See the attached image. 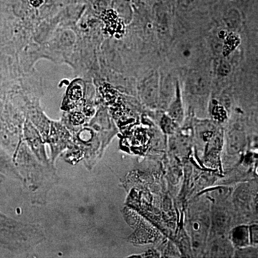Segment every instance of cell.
Instances as JSON below:
<instances>
[{"label": "cell", "instance_id": "obj_9", "mask_svg": "<svg viewBox=\"0 0 258 258\" xmlns=\"http://www.w3.org/2000/svg\"><path fill=\"white\" fill-rule=\"evenodd\" d=\"M30 4L33 7H40L43 3V0H30Z\"/></svg>", "mask_w": 258, "mask_h": 258}, {"label": "cell", "instance_id": "obj_7", "mask_svg": "<svg viewBox=\"0 0 258 258\" xmlns=\"http://www.w3.org/2000/svg\"><path fill=\"white\" fill-rule=\"evenodd\" d=\"M81 95H82V92H81V88L79 86H75L70 91V98L75 101L79 100L81 98Z\"/></svg>", "mask_w": 258, "mask_h": 258}, {"label": "cell", "instance_id": "obj_6", "mask_svg": "<svg viewBox=\"0 0 258 258\" xmlns=\"http://www.w3.org/2000/svg\"><path fill=\"white\" fill-rule=\"evenodd\" d=\"M231 66L227 61L221 60L217 66V74L220 76H227L230 74Z\"/></svg>", "mask_w": 258, "mask_h": 258}, {"label": "cell", "instance_id": "obj_1", "mask_svg": "<svg viewBox=\"0 0 258 258\" xmlns=\"http://www.w3.org/2000/svg\"><path fill=\"white\" fill-rule=\"evenodd\" d=\"M186 83L190 92L197 96H204L208 92L210 88V82L208 75L200 71L190 74Z\"/></svg>", "mask_w": 258, "mask_h": 258}, {"label": "cell", "instance_id": "obj_8", "mask_svg": "<svg viewBox=\"0 0 258 258\" xmlns=\"http://www.w3.org/2000/svg\"><path fill=\"white\" fill-rule=\"evenodd\" d=\"M83 120V115L80 114V113H76V114L74 115V117H73V121H74L75 123H77V124L82 123Z\"/></svg>", "mask_w": 258, "mask_h": 258}, {"label": "cell", "instance_id": "obj_2", "mask_svg": "<svg viewBox=\"0 0 258 258\" xmlns=\"http://www.w3.org/2000/svg\"><path fill=\"white\" fill-rule=\"evenodd\" d=\"M223 21L227 28L237 30L240 28L242 22L240 10L235 7L227 8L223 14Z\"/></svg>", "mask_w": 258, "mask_h": 258}, {"label": "cell", "instance_id": "obj_4", "mask_svg": "<svg viewBox=\"0 0 258 258\" xmlns=\"http://www.w3.org/2000/svg\"><path fill=\"white\" fill-rule=\"evenodd\" d=\"M202 0H176V8L180 13H189L198 9Z\"/></svg>", "mask_w": 258, "mask_h": 258}, {"label": "cell", "instance_id": "obj_5", "mask_svg": "<svg viewBox=\"0 0 258 258\" xmlns=\"http://www.w3.org/2000/svg\"><path fill=\"white\" fill-rule=\"evenodd\" d=\"M176 101L174 102L173 106L171 107V114L173 115V117H176L178 118L179 117V115L181 114V103H180V91L179 84L176 85Z\"/></svg>", "mask_w": 258, "mask_h": 258}, {"label": "cell", "instance_id": "obj_3", "mask_svg": "<svg viewBox=\"0 0 258 258\" xmlns=\"http://www.w3.org/2000/svg\"><path fill=\"white\" fill-rule=\"evenodd\" d=\"M144 93L145 100L152 101L158 93L159 89V77L156 74H153L145 79L144 82Z\"/></svg>", "mask_w": 258, "mask_h": 258}]
</instances>
